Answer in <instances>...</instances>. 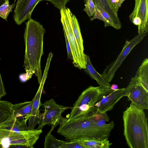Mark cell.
Returning <instances> with one entry per match:
<instances>
[{
  "label": "cell",
  "mask_w": 148,
  "mask_h": 148,
  "mask_svg": "<svg viewBox=\"0 0 148 148\" xmlns=\"http://www.w3.org/2000/svg\"><path fill=\"white\" fill-rule=\"evenodd\" d=\"M107 113H98L69 120L64 118L57 132L69 141L103 140L109 137L114 124Z\"/></svg>",
  "instance_id": "cell-1"
},
{
  "label": "cell",
  "mask_w": 148,
  "mask_h": 148,
  "mask_svg": "<svg viewBox=\"0 0 148 148\" xmlns=\"http://www.w3.org/2000/svg\"><path fill=\"white\" fill-rule=\"evenodd\" d=\"M45 29L39 22L31 18L25 23L24 34L25 45L23 66L28 77L34 74L40 84L42 78L41 60L43 55V36Z\"/></svg>",
  "instance_id": "cell-2"
},
{
  "label": "cell",
  "mask_w": 148,
  "mask_h": 148,
  "mask_svg": "<svg viewBox=\"0 0 148 148\" xmlns=\"http://www.w3.org/2000/svg\"><path fill=\"white\" fill-rule=\"evenodd\" d=\"M144 109L132 102L123 112V134L130 148H148L147 119Z\"/></svg>",
  "instance_id": "cell-3"
},
{
  "label": "cell",
  "mask_w": 148,
  "mask_h": 148,
  "mask_svg": "<svg viewBox=\"0 0 148 148\" xmlns=\"http://www.w3.org/2000/svg\"><path fill=\"white\" fill-rule=\"evenodd\" d=\"M109 92L100 86L88 87L78 97L66 119L69 120L98 113L95 105Z\"/></svg>",
  "instance_id": "cell-4"
},
{
  "label": "cell",
  "mask_w": 148,
  "mask_h": 148,
  "mask_svg": "<svg viewBox=\"0 0 148 148\" xmlns=\"http://www.w3.org/2000/svg\"><path fill=\"white\" fill-rule=\"evenodd\" d=\"M42 132L37 129L14 132L1 140L0 145L3 148H33Z\"/></svg>",
  "instance_id": "cell-5"
},
{
  "label": "cell",
  "mask_w": 148,
  "mask_h": 148,
  "mask_svg": "<svg viewBox=\"0 0 148 148\" xmlns=\"http://www.w3.org/2000/svg\"><path fill=\"white\" fill-rule=\"evenodd\" d=\"M69 8L60 10L61 21L63 30L67 36L71 46L74 66L80 69L85 68V54L82 53L77 45L71 28L68 12Z\"/></svg>",
  "instance_id": "cell-6"
},
{
  "label": "cell",
  "mask_w": 148,
  "mask_h": 148,
  "mask_svg": "<svg viewBox=\"0 0 148 148\" xmlns=\"http://www.w3.org/2000/svg\"><path fill=\"white\" fill-rule=\"evenodd\" d=\"M42 106L44 112L41 114L40 123L37 129H42L45 125H49L51 128L49 132H51L57 125L62 123L64 119L62 113L70 107L57 103L52 98L45 101Z\"/></svg>",
  "instance_id": "cell-7"
},
{
  "label": "cell",
  "mask_w": 148,
  "mask_h": 148,
  "mask_svg": "<svg viewBox=\"0 0 148 148\" xmlns=\"http://www.w3.org/2000/svg\"><path fill=\"white\" fill-rule=\"evenodd\" d=\"M148 32L138 34L130 40H126L123 48L115 60L107 66L102 74L105 79L110 82L113 78L117 69L132 49L140 42L146 36Z\"/></svg>",
  "instance_id": "cell-8"
},
{
  "label": "cell",
  "mask_w": 148,
  "mask_h": 148,
  "mask_svg": "<svg viewBox=\"0 0 148 148\" xmlns=\"http://www.w3.org/2000/svg\"><path fill=\"white\" fill-rule=\"evenodd\" d=\"M124 96L135 105L144 109H148V91L134 77L125 88Z\"/></svg>",
  "instance_id": "cell-9"
},
{
  "label": "cell",
  "mask_w": 148,
  "mask_h": 148,
  "mask_svg": "<svg viewBox=\"0 0 148 148\" xmlns=\"http://www.w3.org/2000/svg\"><path fill=\"white\" fill-rule=\"evenodd\" d=\"M134 8L129 17L132 23L140 24L138 33L148 31V0H135Z\"/></svg>",
  "instance_id": "cell-10"
},
{
  "label": "cell",
  "mask_w": 148,
  "mask_h": 148,
  "mask_svg": "<svg viewBox=\"0 0 148 148\" xmlns=\"http://www.w3.org/2000/svg\"><path fill=\"white\" fill-rule=\"evenodd\" d=\"M49 66L46 65L43 77L39 88L32 101V108L30 116L28 120V127L29 129L34 128L36 126L40 123L41 114L40 112L39 108L42 105L41 97L43 86L47 78Z\"/></svg>",
  "instance_id": "cell-11"
},
{
  "label": "cell",
  "mask_w": 148,
  "mask_h": 148,
  "mask_svg": "<svg viewBox=\"0 0 148 148\" xmlns=\"http://www.w3.org/2000/svg\"><path fill=\"white\" fill-rule=\"evenodd\" d=\"M125 90V88H119L112 90L104 95L95 105L97 112L104 113L112 110L116 103L124 96Z\"/></svg>",
  "instance_id": "cell-12"
},
{
  "label": "cell",
  "mask_w": 148,
  "mask_h": 148,
  "mask_svg": "<svg viewBox=\"0 0 148 148\" xmlns=\"http://www.w3.org/2000/svg\"><path fill=\"white\" fill-rule=\"evenodd\" d=\"M39 2L40 0H22L14 10L13 18L16 23L21 25L30 18L34 9Z\"/></svg>",
  "instance_id": "cell-13"
},
{
  "label": "cell",
  "mask_w": 148,
  "mask_h": 148,
  "mask_svg": "<svg viewBox=\"0 0 148 148\" xmlns=\"http://www.w3.org/2000/svg\"><path fill=\"white\" fill-rule=\"evenodd\" d=\"M29 129L27 123L17 120L12 114L9 119L0 125V141L14 132Z\"/></svg>",
  "instance_id": "cell-14"
},
{
  "label": "cell",
  "mask_w": 148,
  "mask_h": 148,
  "mask_svg": "<svg viewBox=\"0 0 148 148\" xmlns=\"http://www.w3.org/2000/svg\"><path fill=\"white\" fill-rule=\"evenodd\" d=\"M86 63L85 68L84 69L85 73L91 78L95 80L99 86L104 88L108 92L113 90H111V85L107 81L102 74L99 73L95 70L90 60L89 56L85 54Z\"/></svg>",
  "instance_id": "cell-15"
},
{
  "label": "cell",
  "mask_w": 148,
  "mask_h": 148,
  "mask_svg": "<svg viewBox=\"0 0 148 148\" xmlns=\"http://www.w3.org/2000/svg\"><path fill=\"white\" fill-rule=\"evenodd\" d=\"M32 108V101L13 104L12 115L17 120L27 123L30 116Z\"/></svg>",
  "instance_id": "cell-16"
},
{
  "label": "cell",
  "mask_w": 148,
  "mask_h": 148,
  "mask_svg": "<svg viewBox=\"0 0 148 148\" xmlns=\"http://www.w3.org/2000/svg\"><path fill=\"white\" fill-rule=\"evenodd\" d=\"M68 12L71 28L77 45L81 52L84 53L83 40L77 19L69 8Z\"/></svg>",
  "instance_id": "cell-17"
},
{
  "label": "cell",
  "mask_w": 148,
  "mask_h": 148,
  "mask_svg": "<svg viewBox=\"0 0 148 148\" xmlns=\"http://www.w3.org/2000/svg\"><path fill=\"white\" fill-rule=\"evenodd\" d=\"M95 5L99 6L105 10L108 13L114 23L119 29L122 27L120 21L118 17L114 7L110 3L108 0H93Z\"/></svg>",
  "instance_id": "cell-18"
},
{
  "label": "cell",
  "mask_w": 148,
  "mask_h": 148,
  "mask_svg": "<svg viewBox=\"0 0 148 148\" xmlns=\"http://www.w3.org/2000/svg\"><path fill=\"white\" fill-rule=\"evenodd\" d=\"M134 77L148 91V58L145 59L136 72Z\"/></svg>",
  "instance_id": "cell-19"
},
{
  "label": "cell",
  "mask_w": 148,
  "mask_h": 148,
  "mask_svg": "<svg viewBox=\"0 0 148 148\" xmlns=\"http://www.w3.org/2000/svg\"><path fill=\"white\" fill-rule=\"evenodd\" d=\"M95 5V12L93 17L90 18V21L97 19L103 21L104 23V27L111 26L116 29H119L114 23L107 12L103 8L97 5Z\"/></svg>",
  "instance_id": "cell-20"
},
{
  "label": "cell",
  "mask_w": 148,
  "mask_h": 148,
  "mask_svg": "<svg viewBox=\"0 0 148 148\" xmlns=\"http://www.w3.org/2000/svg\"><path fill=\"white\" fill-rule=\"evenodd\" d=\"M78 140L84 148H109L112 144L108 138L103 140L81 139Z\"/></svg>",
  "instance_id": "cell-21"
},
{
  "label": "cell",
  "mask_w": 148,
  "mask_h": 148,
  "mask_svg": "<svg viewBox=\"0 0 148 148\" xmlns=\"http://www.w3.org/2000/svg\"><path fill=\"white\" fill-rule=\"evenodd\" d=\"M13 105L9 101L0 100V125L12 116Z\"/></svg>",
  "instance_id": "cell-22"
},
{
  "label": "cell",
  "mask_w": 148,
  "mask_h": 148,
  "mask_svg": "<svg viewBox=\"0 0 148 148\" xmlns=\"http://www.w3.org/2000/svg\"><path fill=\"white\" fill-rule=\"evenodd\" d=\"M49 132L45 137L44 144L45 148H61L64 141L57 139Z\"/></svg>",
  "instance_id": "cell-23"
},
{
  "label": "cell",
  "mask_w": 148,
  "mask_h": 148,
  "mask_svg": "<svg viewBox=\"0 0 148 148\" xmlns=\"http://www.w3.org/2000/svg\"><path fill=\"white\" fill-rule=\"evenodd\" d=\"M13 4L10 5L9 0H6V2L0 6V17L7 21V18L12 9L13 8Z\"/></svg>",
  "instance_id": "cell-24"
},
{
  "label": "cell",
  "mask_w": 148,
  "mask_h": 148,
  "mask_svg": "<svg viewBox=\"0 0 148 148\" xmlns=\"http://www.w3.org/2000/svg\"><path fill=\"white\" fill-rule=\"evenodd\" d=\"M85 8L83 9L89 17L93 16L95 12V5L93 0H84Z\"/></svg>",
  "instance_id": "cell-25"
},
{
  "label": "cell",
  "mask_w": 148,
  "mask_h": 148,
  "mask_svg": "<svg viewBox=\"0 0 148 148\" xmlns=\"http://www.w3.org/2000/svg\"><path fill=\"white\" fill-rule=\"evenodd\" d=\"M61 148H84L78 140L64 141Z\"/></svg>",
  "instance_id": "cell-26"
},
{
  "label": "cell",
  "mask_w": 148,
  "mask_h": 148,
  "mask_svg": "<svg viewBox=\"0 0 148 148\" xmlns=\"http://www.w3.org/2000/svg\"><path fill=\"white\" fill-rule=\"evenodd\" d=\"M69 0H40V2L42 1H47L50 2L54 5L60 10L62 9L66 8V5Z\"/></svg>",
  "instance_id": "cell-27"
},
{
  "label": "cell",
  "mask_w": 148,
  "mask_h": 148,
  "mask_svg": "<svg viewBox=\"0 0 148 148\" xmlns=\"http://www.w3.org/2000/svg\"><path fill=\"white\" fill-rule=\"evenodd\" d=\"M64 33L66 44L68 58L69 59L72 60L73 57L70 44L65 33L64 32Z\"/></svg>",
  "instance_id": "cell-28"
},
{
  "label": "cell",
  "mask_w": 148,
  "mask_h": 148,
  "mask_svg": "<svg viewBox=\"0 0 148 148\" xmlns=\"http://www.w3.org/2000/svg\"><path fill=\"white\" fill-rule=\"evenodd\" d=\"M6 94L0 72V99Z\"/></svg>",
  "instance_id": "cell-29"
},
{
  "label": "cell",
  "mask_w": 148,
  "mask_h": 148,
  "mask_svg": "<svg viewBox=\"0 0 148 148\" xmlns=\"http://www.w3.org/2000/svg\"><path fill=\"white\" fill-rule=\"evenodd\" d=\"M125 0H119L116 6L115 7L116 11L118 13L119 8L121 7V4Z\"/></svg>",
  "instance_id": "cell-30"
},
{
  "label": "cell",
  "mask_w": 148,
  "mask_h": 148,
  "mask_svg": "<svg viewBox=\"0 0 148 148\" xmlns=\"http://www.w3.org/2000/svg\"><path fill=\"white\" fill-rule=\"evenodd\" d=\"M110 88L113 90H116L119 89L118 86L115 84H112L111 85Z\"/></svg>",
  "instance_id": "cell-31"
},
{
  "label": "cell",
  "mask_w": 148,
  "mask_h": 148,
  "mask_svg": "<svg viewBox=\"0 0 148 148\" xmlns=\"http://www.w3.org/2000/svg\"><path fill=\"white\" fill-rule=\"evenodd\" d=\"M6 1V0H0V6L5 3Z\"/></svg>",
  "instance_id": "cell-32"
},
{
  "label": "cell",
  "mask_w": 148,
  "mask_h": 148,
  "mask_svg": "<svg viewBox=\"0 0 148 148\" xmlns=\"http://www.w3.org/2000/svg\"><path fill=\"white\" fill-rule=\"evenodd\" d=\"M16 1V0H14V3H15V2Z\"/></svg>",
  "instance_id": "cell-33"
}]
</instances>
